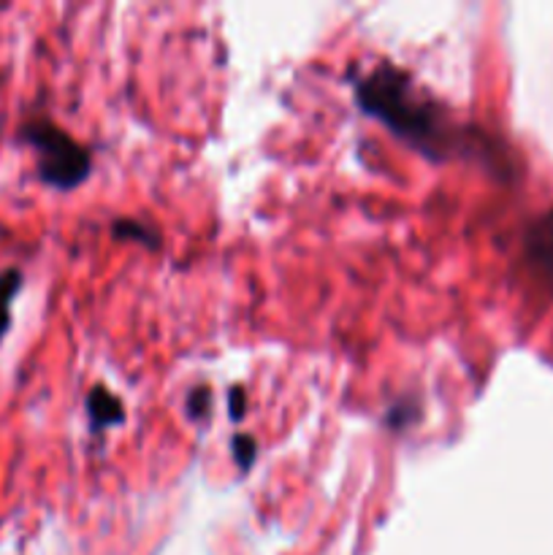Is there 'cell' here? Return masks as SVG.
Instances as JSON below:
<instances>
[{"label":"cell","instance_id":"6da1fadb","mask_svg":"<svg viewBox=\"0 0 553 555\" xmlns=\"http://www.w3.org/2000/svg\"><path fill=\"white\" fill-rule=\"evenodd\" d=\"M356 103L428 160L442 163L466 150L461 144L464 130L453 122L448 108L394 63L374 65L356 81Z\"/></svg>","mask_w":553,"mask_h":555},{"label":"cell","instance_id":"7a4b0ae2","mask_svg":"<svg viewBox=\"0 0 553 555\" xmlns=\"http://www.w3.org/2000/svg\"><path fill=\"white\" fill-rule=\"evenodd\" d=\"M20 139L36 155V173L47 188L70 193L87 182L92 171V155L68 130L47 117L27 119L20 128Z\"/></svg>","mask_w":553,"mask_h":555},{"label":"cell","instance_id":"3957f363","mask_svg":"<svg viewBox=\"0 0 553 555\" xmlns=\"http://www.w3.org/2000/svg\"><path fill=\"white\" fill-rule=\"evenodd\" d=\"M87 406V421H90V428L95 434L108 431L114 426H123L125 423V404L103 385H95V388L87 393L85 399Z\"/></svg>","mask_w":553,"mask_h":555},{"label":"cell","instance_id":"277c9868","mask_svg":"<svg viewBox=\"0 0 553 555\" xmlns=\"http://www.w3.org/2000/svg\"><path fill=\"white\" fill-rule=\"evenodd\" d=\"M526 253L537 269L553 274V211L535 222L529 238H526Z\"/></svg>","mask_w":553,"mask_h":555},{"label":"cell","instance_id":"5b68a950","mask_svg":"<svg viewBox=\"0 0 553 555\" xmlns=\"http://www.w3.org/2000/svg\"><path fill=\"white\" fill-rule=\"evenodd\" d=\"M22 285H25V276H22V271L16 266H9V269L0 271V345L9 336L11 323H14L11 309H14V298L20 296Z\"/></svg>","mask_w":553,"mask_h":555},{"label":"cell","instance_id":"8992f818","mask_svg":"<svg viewBox=\"0 0 553 555\" xmlns=\"http://www.w3.org/2000/svg\"><path fill=\"white\" fill-rule=\"evenodd\" d=\"M112 231H114V238H119V242H136L152 249L160 244V236H157L155 228L144 220H133V217H119V220L114 222Z\"/></svg>","mask_w":553,"mask_h":555},{"label":"cell","instance_id":"52a82bcc","mask_svg":"<svg viewBox=\"0 0 553 555\" xmlns=\"http://www.w3.org/2000/svg\"><path fill=\"white\" fill-rule=\"evenodd\" d=\"M231 453H233V461H236L239 472L247 475V472L253 469L255 459H258V444H255V439L247 437V434H239V437H233L231 442Z\"/></svg>","mask_w":553,"mask_h":555},{"label":"cell","instance_id":"ba28073f","mask_svg":"<svg viewBox=\"0 0 553 555\" xmlns=\"http://www.w3.org/2000/svg\"><path fill=\"white\" fill-rule=\"evenodd\" d=\"M209 412H211V393H209V388H204V385H201V388L190 390V396H188V415H190V421H204V417L209 415Z\"/></svg>","mask_w":553,"mask_h":555},{"label":"cell","instance_id":"9c48e42d","mask_svg":"<svg viewBox=\"0 0 553 555\" xmlns=\"http://www.w3.org/2000/svg\"><path fill=\"white\" fill-rule=\"evenodd\" d=\"M244 410H247V393H244V388H231V393H228V415H231V421H242L244 417Z\"/></svg>","mask_w":553,"mask_h":555}]
</instances>
